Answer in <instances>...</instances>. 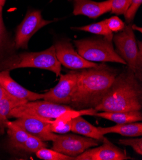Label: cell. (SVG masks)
<instances>
[{"mask_svg":"<svg viewBox=\"0 0 142 160\" xmlns=\"http://www.w3.org/2000/svg\"><path fill=\"white\" fill-rule=\"evenodd\" d=\"M141 81L128 67L117 74L101 102L97 112H128L142 108Z\"/></svg>","mask_w":142,"mask_h":160,"instance_id":"7a4b0ae2","label":"cell"},{"mask_svg":"<svg viewBox=\"0 0 142 160\" xmlns=\"http://www.w3.org/2000/svg\"><path fill=\"white\" fill-rule=\"evenodd\" d=\"M103 144L98 148L88 149L81 154L74 158V160H126L131 159L125 151L104 137Z\"/></svg>","mask_w":142,"mask_h":160,"instance_id":"7c38bea8","label":"cell"},{"mask_svg":"<svg viewBox=\"0 0 142 160\" xmlns=\"http://www.w3.org/2000/svg\"><path fill=\"white\" fill-rule=\"evenodd\" d=\"M2 10L3 7H0V50H1L6 37V29L3 23Z\"/></svg>","mask_w":142,"mask_h":160,"instance_id":"83f0119b","label":"cell"},{"mask_svg":"<svg viewBox=\"0 0 142 160\" xmlns=\"http://www.w3.org/2000/svg\"><path fill=\"white\" fill-rule=\"evenodd\" d=\"M131 0H112L111 12L118 15H122L128 9Z\"/></svg>","mask_w":142,"mask_h":160,"instance_id":"603a6c76","label":"cell"},{"mask_svg":"<svg viewBox=\"0 0 142 160\" xmlns=\"http://www.w3.org/2000/svg\"><path fill=\"white\" fill-rule=\"evenodd\" d=\"M100 133L104 135L108 133H117L127 137H139L142 135V123L134 122L125 124H117L115 126L102 128L98 127Z\"/></svg>","mask_w":142,"mask_h":160,"instance_id":"9a60e30c","label":"cell"},{"mask_svg":"<svg viewBox=\"0 0 142 160\" xmlns=\"http://www.w3.org/2000/svg\"><path fill=\"white\" fill-rule=\"evenodd\" d=\"M37 156L43 160H74V158L59 152L53 149L42 148L36 153Z\"/></svg>","mask_w":142,"mask_h":160,"instance_id":"44dd1931","label":"cell"},{"mask_svg":"<svg viewBox=\"0 0 142 160\" xmlns=\"http://www.w3.org/2000/svg\"><path fill=\"white\" fill-rule=\"evenodd\" d=\"M48 147V144L41 139L29 135L22 148V151L28 152L36 153L38 150Z\"/></svg>","mask_w":142,"mask_h":160,"instance_id":"7402d4cb","label":"cell"},{"mask_svg":"<svg viewBox=\"0 0 142 160\" xmlns=\"http://www.w3.org/2000/svg\"><path fill=\"white\" fill-rule=\"evenodd\" d=\"M141 3L142 0H131L128 9L124 14L125 21L128 23L130 24L134 20L136 13L141 5Z\"/></svg>","mask_w":142,"mask_h":160,"instance_id":"484cf974","label":"cell"},{"mask_svg":"<svg viewBox=\"0 0 142 160\" xmlns=\"http://www.w3.org/2000/svg\"><path fill=\"white\" fill-rule=\"evenodd\" d=\"M81 71H71L60 75L58 84L43 94V100L60 105H69Z\"/></svg>","mask_w":142,"mask_h":160,"instance_id":"9c48e42d","label":"cell"},{"mask_svg":"<svg viewBox=\"0 0 142 160\" xmlns=\"http://www.w3.org/2000/svg\"><path fill=\"white\" fill-rule=\"evenodd\" d=\"M112 121L117 124H125L134 122H139L142 120V113L141 110H133L128 112H98L93 115Z\"/></svg>","mask_w":142,"mask_h":160,"instance_id":"2e32d148","label":"cell"},{"mask_svg":"<svg viewBox=\"0 0 142 160\" xmlns=\"http://www.w3.org/2000/svg\"><path fill=\"white\" fill-rule=\"evenodd\" d=\"M73 4V13L75 15H82L96 19L101 15L111 11L112 0L97 2L92 0H71Z\"/></svg>","mask_w":142,"mask_h":160,"instance_id":"5bb4252c","label":"cell"},{"mask_svg":"<svg viewBox=\"0 0 142 160\" xmlns=\"http://www.w3.org/2000/svg\"><path fill=\"white\" fill-rule=\"evenodd\" d=\"M119 143L123 146H131L138 154H142V138H125L120 139Z\"/></svg>","mask_w":142,"mask_h":160,"instance_id":"cb8c5ba5","label":"cell"},{"mask_svg":"<svg viewBox=\"0 0 142 160\" xmlns=\"http://www.w3.org/2000/svg\"><path fill=\"white\" fill-rule=\"evenodd\" d=\"M9 94L8 92H7L2 87V86L0 85V100H1L4 96H5L6 94Z\"/></svg>","mask_w":142,"mask_h":160,"instance_id":"f1b7e54d","label":"cell"},{"mask_svg":"<svg viewBox=\"0 0 142 160\" xmlns=\"http://www.w3.org/2000/svg\"><path fill=\"white\" fill-rule=\"evenodd\" d=\"M73 109L70 105H60L46 100L27 102L13 108L9 118H19L22 116H33L42 119H56L66 111Z\"/></svg>","mask_w":142,"mask_h":160,"instance_id":"8992f818","label":"cell"},{"mask_svg":"<svg viewBox=\"0 0 142 160\" xmlns=\"http://www.w3.org/2000/svg\"><path fill=\"white\" fill-rule=\"evenodd\" d=\"M112 40L104 37L99 39L75 40L77 52L91 62H113L126 65L124 60L115 50Z\"/></svg>","mask_w":142,"mask_h":160,"instance_id":"5b68a950","label":"cell"},{"mask_svg":"<svg viewBox=\"0 0 142 160\" xmlns=\"http://www.w3.org/2000/svg\"><path fill=\"white\" fill-rule=\"evenodd\" d=\"M21 68L47 70L54 73L56 77L61 72V64L57 59L54 45L43 51L13 54L0 60V71Z\"/></svg>","mask_w":142,"mask_h":160,"instance_id":"3957f363","label":"cell"},{"mask_svg":"<svg viewBox=\"0 0 142 160\" xmlns=\"http://www.w3.org/2000/svg\"><path fill=\"white\" fill-rule=\"evenodd\" d=\"M0 85L13 97L27 102L42 100L43 94L27 90L11 77L9 70L0 71Z\"/></svg>","mask_w":142,"mask_h":160,"instance_id":"4fadbf2b","label":"cell"},{"mask_svg":"<svg viewBox=\"0 0 142 160\" xmlns=\"http://www.w3.org/2000/svg\"><path fill=\"white\" fill-rule=\"evenodd\" d=\"M52 22L53 21L43 19L41 12L39 10L28 11L15 31L14 41L15 48L27 49L28 42L31 38L39 29Z\"/></svg>","mask_w":142,"mask_h":160,"instance_id":"52a82bcc","label":"cell"},{"mask_svg":"<svg viewBox=\"0 0 142 160\" xmlns=\"http://www.w3.org/2000/svg\"><path fill=\"white\" fill-rule=\"evenodd\" d=\"M72 126V120L65 124L63 126H51V129L53 133H59V134H65L70 132Z\"/></svg>","mask_w":142,"mask_h":160,"instance_id":"4316f807","label":"cell"},{"mask_svg":"<svg viewBox=\"0 0 142 160\" xmlns=\"http://www.w3.org/2000/svg\"><path fill=\"white\" fill-rule=\"evenodd\" d=\"M29 134L37 137L42 140L54 141L58 135L51 131L52 120H46L33 116H22L13 121Z\"/></svg>","mask_w":142,"mask_h":160,"instance_id":"8fae6325","label":"cell"},{"mask_svg":"<svg viewBox=\"0 0 142 160\" xmlns=\"http://www.w3.org/2000/svg\"><path fill=\"white\" fill-rule=\"evenodd\" d=\"M99 141L87 137L73 134L60 135L53 141L52 149L59 152L75 158L87 149L98 146Z\"/></svg>","mask_w":142,"mask_h":160,"instance_id":"ba28073f","label":"cell"},{"mask_svg":"<svg viewBox=\"0 0 142 160\" xmlns=\"http://www.w3.org/2000/svg\"><path fill=\"white\" fill-rule=\"evenodd\" d=\"M6 0H0V7H3Z\"/></svg>","mask_w":142,"mask_h":160,"instance_id":"f546056e","label":"cell"},{"mask_svg":"<svg viewBox=\"0 0 142 160\" xmlns=\"http://www.w3.org/2000/svg\"><path fill=\"white\" fill-rule=\"evenodd\" d=\"M105 21L108 29L112 33L120 32L123 30L125 26V23L117 16H113L108 19H105Z\"/></svg>","mask_w":142,"mask_h":160,"instance_id":"d4e9b609","label":"cell"},{"mask_svg":"<svg viewBox=\"0 0 142 160\" xmlns=\"http://www.w3.org/2000/svg\"><path fill=\"white\" fill-rule=\"evenodd\" d=\"M117 74L116 70L105 64L82 69L69 105L75 110L94 108L101 102Z\"/></svg>","mask_w":142,"mask_h":160,"instance_id":"6da1fadb","label":"cell"},{"mask_svg":"<svg viewBox=\"0 0 142 160\" xmlns=\"http://www.w3.org/2000/svg\"><path fill=\"white\" fill-rule=\"evenodd\" d=\"M73 29H76L78 31H82L89 33H94L96 35H103L104 37L113 40V33L110 31L106 23L105 20L100 21L99 22L91 24L89 25L80 26V27H73L71 28Z\"/></svg>","mask_w":142,"mask_h":160,"instance_id":"ffe728a7","label":"cell"},{"mask_svg":"<svg viewBox=\"0 0 142 160\" xmlns=\"http://www.w3.org/2000/svg\"><path fill=\"white\" fill-rule=\"evenodd\" d=\"M6 128L7 129L11 147L15 149L21 150L24 143L30 134L20 126L13 123V121H8L7 122Z\"/></svg>","mask_w":142,"mask_h":160,"instance_id":"d6986e66","label":"cell"},{"mask_svg":"<svg viewBox=\"0 0 142 160\" xmlns=\"http://www.w3.org/2000/svg\"><path fill=\"white\" fill-rule=\"evenodd\" d=\"M26 102L27 101L15 98L10 94H6L0 100V133L3 134L5 132L11 110Z\"/></svg>","mask_w":142,"mask_h":160,"instance_id":"e0dca14e","label":"cell"},{"mask_svg":"<svg viewBox=\"0 0 142 160\" xmlns=\"http://www.w3.org/2000/svg\"><path fill=\"white\" fill-rule=\"evenodd\" d=\"M57 59L61 65L71 70H82L94 68L100 64L89 61L75 51L74 47L67 40L57 41L54 44Z\"/></svg>","mask_w":142,"mask_h":160,"instance_id":"30bf717a","label":"cell"},{"mask_svg":"<svg viewBox=\"0 0 142 160\" xmlns=\"http://www.w3.org/2000/svg\"><path fill=\"white\" fill-rule=\"evenodd\" d=\"M71 131L75 133L96 139L99 142H102L105 137L104 135L100 133L98 127H95L90 124L82 116L72 119Z\"/></svg>","mask_w":142,"mask_h":160,"instance_id":"ac0fdd59","label":"cell"},{"mask_svg":"<svg viewBox=\"0 0 142 160\" xmlns=\"http://www.w3.org/2000/svg\"><path fill=\"white\" fill-rule=\"evenodd\" d=\"M117 53L124 60L128 67L141 81L142 49L141 43L136 42L131 25L125 26L123 30L113 37Z\"/></svg>","mask_w":142,"mask_h":160,"instance_id":"277c9868","label":"cell"}]
</instances>
